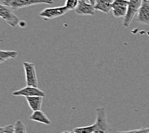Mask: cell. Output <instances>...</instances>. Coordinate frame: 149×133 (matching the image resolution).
<instances>
[{
	"mask_svg": "<svg viewBox=\"0 0 149 133\" xmlns=\"http://www.w3.org/2000/svg\"><path fill=\"white\" fill-rule=\"evenodd\" d=\"M95 130L93 133H110L112 128L109 124L105 107L97 108L95 110Z\"/></svg>",
	"mask_w": 149,
	"mask_h": 133,
	"instance_id": "cell-1",
	"label": "cell"
},
{
	"mask_svg": "<svg viewBox=\"0 0 149 133\" xmlns=\"http://www.w3.org/2000/svg\"><path fill=\"white\" fill-rule=\"evenodd\" d=\"M3 3L11 8L12 10H19V9L30 7V6L54 3L53 0H4Z\"/></svg>",
	"mask_w": 149,
	"mask_h": 133,
	"instance_id": "cell-2",
	"label": "cell"
},
{
	"mask_svg": "<svg viewBox=\"0 0 149 133\" xmlns=\"http://www.w3.org/2000/svg\"><path fill=\"white\" fill-rule=\"evenodd\" d=\"M0 17L12 28L16 27L20 23V19L14 13L12 9L1 3H0Z\"/></svg>",
	"mask_w": 149,
	"mask_h": 133,
	"instance_id": "cell-3",
	"label": "cell"
},
{
	"mask_svg": "<svg viewBox=\"0 0 149 133\" xmlns=\"http://www.w3.org/2000/svg\"><path fill=\"white\" fill-rule=\"evenodd\" d=\"M23 65L24 72H25V81L26 85L38 88V80H37L36 75L35 65L33 63L26 62V61L23 62Z\"/></svg>",
	"mask_w": 149,
	"mask_h": 133,
	"instance_id": "cell-4",
	"label": "cell"
},
{
	"mask_svg": "<svg viewBox=\"0 0 149 133\" xmlns=\"http://www.w3.org/2000/svg\"><path fill=\"white\" fill-rule=\"evenodd\" d=\"M70 10L66 7H57L53 8H46L40 12L39 15L45 20L53 19L63 16Z\"/></svg>",
	"mask_w": 149,
	"mask_h": 133,
	"instance_id": "cell-5",
	"label": "cell"
},
{
	"mask_svg": "<svg viewBox=\"0 0 149 133\" xmlns=\"http://www.w3.org/2000/svg\"><path fill=\"white\" fill-rule=\"evenodd\" d=\"M143 0H129V6L127 13L123 19V26L128 28L132 23L135 14L137 13L141 7Z\"/></svg>",
	"mask_w": 149,
	"mask_h": 133,
	"instance_id": "cell-6",
	"label": "cell"
},
{
	"mask_svg": "<svg viewBox=\"0 0 149 133\" xmlns=\"http://www.w3.org/2000/svg\"><path fill=\"white\" fill-rule=\"evenodd\" d=\"M129 0H113L111 11L114 17H125L127 13Z\"/></svg>",
	"mask_w": 149,
	"mask_h": 133,
	"instance_id": "cell-7",
	"label": "cell"
},
{
	"mask_svg": "<svg viewBox=\"0 0 149 133\" xmlns=\"http://www.w3.org/2000/svg\"><path fill=\"white\" fill-rule=\"evenodd\" d=\"M137 22L143 25H149V1L143 0L137 12Z\"/></svg>",
	"mask_w": 149,
	"mask_h": 133,
	"instance_id": "cell-8",
	"label": "cell"
},
{
	"mask_svg": "<svg viewBox=\"0 0 149 133\" xmlns=\"http://www.w3.org/2000/svg\"><path fill=\"white\" fill-rule=\"evenodd\" d=\"M12 95L14 96H24L25 97L33 96H41L44 97L45 96V93L38 88L26 86V87L22 89L14 92L12 93Z\"/></svg>",
	"mask_w": 149,
	"mask_h": 133,
	"instance_id": "cell-9",
	"label": "cell"
},
{
	"mask_svg": "<svg viewBox=\"0 0 149 133\" xmlns=\"http://www.w3.org/2000/svg\"><path fill=\"white\" fill-rule=\"evenodd\" d=\"M74 10L78 15H94L95 9L94 6L87 2L86 0H79V4Z\"/></svg>",
	"mask_w": 149,
	"mask_h": 133,
	"instance_id": "cell-10",
	"label": "cell"
},
{
	"mask_svg": "<svg viewBox=\"0 0 149 133\" xmlns=\"http://www.w3.org/2000/svg\"><path fill=\"white\" fill-rule=\"evenodd\" d=\"M29 119L32 120V121L41 123L45 125H49L52 123L51 120L48 118V116L41 110L33 111L32 115L30 116Z\"/></svg>",
	"mask_w": 149,
	"mask_h": 133,
	"instance_id": "cell-11",
	"label": "cell"
},
{
	"mask_svg": "<svg viewBox=\"0 0 149 133\" xmlns=\"http://www.w3.org/2000/svg\"><path fill=\"white\" fill-rule=\"evenodd\" d=\"M113 0H97L94 6L95 10L107 14L111 10Z\"/></svg>",
	"mask_w": 149,
	"mask_h": 133,
	"instance_id": "cell-12",
	"label": "cell"
},
{
	"mask_svg": "<svg viewBox=\"0 0 149 133\" xmlns=\"http://www.w3.org/2000/svg\"><path fill=\"white\" fill-rule=\"evenodd\" d=\"M26 100L29 104L30 109L33 111L41 110L42 103L43 101V97L41 96H33V97H26Z\"/></svg>",
	"mask_w": 149,
	"mask_h": 133,
	"instance_id": "cell-13",
	"label": "cell"
},
{
	"mask_svg": "<svg viewBox=\"0 0 149 133\" xmlns=\"http://www.w3.org/2000/svg\"><path fill=\"white\" fill-rule=\"evenodd\" d=\"M18 54V52L15 51L0 50V63H3L10 59L17 58Z\"/></svg>",
	"mask_w": 149,
	"mask_h": 133,
	"instance_id": "cell-14",
	"label": "cell"
},
{
	"mask_svg": "<svg viewBox=\"0 0 149 133\" xmlns=\"http://www.w3.org/2000/svg\"><path fill=\"white\" fill-rule=\"evenodd\" d=\"M95 130V123L91 125L80 127H76L73 129L74 133H93Z\"/></svg>",
	"mask_w": 149,
	"mask_h": 133,
	"instance_id": "cell-15",
	"label": "cell"
},
{
	"mask_svg": "<svg viewBox=\"0 0 149 133\" xmlns=\"http://www.w3.org/2000/svg\"><path fill=\"white\" fill-rule=\"evenodd\" d=\"M14 126V133H26L25 125L22 120H17Z\"/></svg>",
	"mask_w": 149,
	"mask_h": 133,
	"instance_id": "cell-16",
	"label": "cell"
},
{
	"mask_svg": "<svg viewBox=\"0 0 149 133\" xmlns=\"http://www.w3.org/2000/svg\"><path fill=\"white\" fill-rule=\"evenodd\" d=\"M79 0H66L65 7H66L70 10H74L79 4Z\"/></svg>",
	"mask_w": 149,
	"mask_h": 133,
	"instance_id": "cell-17",
	"label": "cell"
},
{
	"mask_svg": "<svg viewBox=\"0 0 149 133\" xmlns=\"http://www.w3.org/2000/svg\"><path fill=\"white\" fill-rule=\"evenodd\" d=\"M114 133H149V128H140L126 131H119Z\"/></svg>",
	"mask_w": 149,
	"mask_h": 133,
	"instance_id": "cell-18",
	"label": "cell"
},
{
	"mask_svg": "<svg viewBox=\"0 0 149 133\" xmlns=\"http://www.w3.org/2000/svg\"><path fill=\"white\" fill-rule=\"evenodd\" d=\"M14 125L0 127V133H14Z\"/></svg>",
	"mask_w": 149,
	"mask_h": 133,
	"instance_id": "cell-19",
	"label": "cell"
},
{
	"mask_svg": "<svg viewBox=\"0 0 149 133\" xmlns=\"http://www.w3.org/2000/svg\"><path fill=\"white\" fill-rule=\"evenodd\" d=\"M96 1H97V0H88V1H89V3H91L93 6H95Z\"/></svg>",
	"mask_w": 149,
	"mask_h": 133,
	"instance_id": "cell-20",
	"label": "cell"
},
{
	"mask_svg": "<svg viewBox=\"0 0 149 133\" xmlns=\"http://www.w3.org/2000/svg\"><path fill=\"white\" fill-rule=\"evenodd\" d=\"M61 133H74V132L73 131H64V132H61Z\"/></svg>",
	"mask_w": 149,
	"mask_h": 133,
	"instance_id": "cell-21",
	"label": "cell"
},
{
	"mask_svg": "<svg viewBox=\"0 0 149 133\" xmlns=\"http://www.w3.org/2000/svg\"><path fill=\"white\" fill-rule=\"evenodd\" d=\"M148 1H149V0H148Z\"/></svg>",
	"mask_w": 149,
	"mask_h": 133,
	"instance_id": "cell-22",
	"label": "cell"
}]
</instances>
